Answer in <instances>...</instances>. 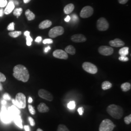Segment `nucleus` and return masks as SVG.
Here are the masks:
<instances>
[{
	"label": "nucleus",
	"instance_id": "nucleus-1",
	"mask_svg": "<svg viewBox=\"0 0 131 131\" xmlns=\"http://www.w3.org/2000/svg\"><path fill=\"white\" fill-rule=\"evenodd\" d=\"M13 75L16 79L24 83L27 82L30 77L27 69L24 65L20 64L14 67Z\"/></svg>",
	"mask_w": 131,
	"mask_h": 131
},
{
	"label": "nucleus",
	"instance_id": "nucleus-2",
	"mask_svg": "<svg viewBox=\"0 0 131 131\" xmlns=\"http://www.w3.org/2000/svg\"><path fill=\"white\" fill-rule=\"evenodd\" d=\"M106 110L108 114L115 119H119L121 118L123 115L122 108L114 104L109 105Z\"/></svg>",
	"mask_w": 131,
	"mask_h": 131
},
{
	"label": "nucleus",
	"instance_id": "nucleus-3",
	"mask_svg": "<svg viewBox=\"0 0 131 131\" xmlns=\"http://www.w3.org/2000/svg\"><path fill=\"white\" fill-rule=\"evenodd\" d=\"M12 103L14 105L19 108H25L26 107V97L22 93H18L16 96L15 100L12 99Z\"/></svg>",
	"mask_w": 131,
	"mask_h": 131
},
{
	"label": "nucleus",
	"instance_id": "nucleus-4",
	"mask_svg": "<svg viewBox=\"0 0 131 131\" xmlns=\"http://www.w3.org/2000/svg\"><path fill=\"white\" fill-rule=\"evenodd\" d=\"M116 125L111 120L104 119L99 127V131H113Z\"/></svg>",
	"mask_w": 131,
	"mask_h": 131
},
{
	"label": "nucleus",
	"instance_id": "nucleus-5",
	"mask_svg": "<svg viewBox=\"0 0 131 131\" xmlns=\"http://www.w3.org/2000/svg\"><path fill=\"white\" fill-rule=\"evenodd\" d=\"M64 33V29L61 26H57L51 29L49 32V36L51 38H55L62 35Z\"/></svg>",
	"mask_w": 131,
	"mask_h": 131
},
{
	"label": "nucleus",
	"instance_id": "nucleus-6",
	"mask_svg": "<svg viewBox=\"0 0 131 131\" xmlns=\"http://www.w3.org/2000/svg\"><path fill=\"white\" fill-rule=\"evenodd\" d=\"M82 68L84 70L90 74H94L98 72L97 67L93 64L88 62H84L82 65Z\"/></svg>",
	"mask_w": 131,
	"mask_h": 131
},
{
	"label": "nucleus",
	"instance_id": "nucleus-7",
	"mask_svg": "<svg viewBox=\"0 0 131 131\" xmlns=\"http://www.w3.org/2000/svg\"><path fill=\"white\" fill-rule=\"evenodd\" d=\"M0 116L2 121L5 123H9L13 119L12 116L8 112L4 105H3L2 107V111Z\"/></svg>",
	"mask_w": 131,
	"mask_h": 131
},
{
	"label": "nucleus",
	"instance_id": "nucleus-8",
	"mask_svg": "<svg viewBox=\"0 0 131 131\" xmlns=\"http://www.w3.org/2000/svg\"><path fill=\"white\" fill-rule=\"evenodd\" d=\"M109 27V24L107 20L104 18L102 17L99 19L97 21V28L100 31H106Z\"/></svg>",
	"mask_w": 131,
	"mask_h": 131
},
{
	"label": "nucleus",
	"instance_id": "nucleus-9",
	"mask_svg": "<svg viewBox=\"0 0 131 131\" xmlns=\"http://www.w3.org/2000/svg\"><path fill=\"white\" fill-rule=\"evenodd\" d=\"M93 13V8L91 6H86L81 10L80 16L82 18H88L91 17Z\"/></svg>",
	"mask_w": 131,
	"mask_h": 131
},
{
	"label": "nucleus",
	"instance_id": "nucleus-10",
	"mask_svg": "<svg viewBox=\"0 0 131 131\" xmlns=\"http://www.w3.org/2000/svg\"><path fill=\"white\" fill-rule=\"evenodd\" d=\"M99 53L104 56H109L112 55L114 52L112 47L107 46H101L99 48Z\"/></svg>",
	"mask_w": 131,
	"mask_h": 131
},
{
	"label": "nucleus",
	"instance_id": "nucleus-11",
	"mask_svg": "<svg viewBox=\"0 0 131 131\" xmlns=\"http://www.w3.org/2000/svg\"><path fill=\"white\" fill-rule=\"evenodd\" d=\"M38 94L41 98L45 99L48 101H52L53 99V97L52 94L45 89H40L38 91Z\"/></svg>",
	"mask_w": 131,
	"mask_h": 131
},
{
	"label": "nucleus",
	"instance_id": "nucleus-12",
	"mask_svg": "<svg viewBox=\"0 0 131 131\" xmlns=\"http://www.w3.org/2000/svg\"><path fill=\"white\" fill-rule=\"evenodd\" d=\"M53 56L55 58L66 60L68 58V53L62 50H56L53 52Z\"/></svg>",
	"mask_w": 131,
	"mask_h": 131
},
{
	"label": "nucleus",
	"instance_id": "nucleus-13",
	"mask_svg": "<svg viewBox=\"0 0 131 131\" xmlns=\"http://www.w3.org/2000/svg\"><path fill=\"white\" fill-rule=\"evenodd\" d=\"M71 40L73 42L81 43L85 42L86 41V38L82 34H76L71 37Z\"/></svg>",
	"mask_w": 131,
	"mask_h": 131
},
{
	"label": "nucleus",
	"instance_id": "nucleus-14",
	"mask_svg": "<svg viewBox=\"0 0 131 131\" xmlns=\"http://www.w3.org/2000/svg\"><path fill=\"white\" fill-rule=\"evenodd\" d=\"M109 43L111 46L117 48L123 47L125 45V43L119 38H116L113 40H111Z\"/></svg>",
	"mask_w": 131,
	"mask_h": 131
},
{
	"label": "nucleus",
	"instance_id": "nucleus-15",
	"mask_svg": "<svg viewBox=\"0 0 131 131\" xmlns=\"http://www.w3.org/2000/svg\"><path fill=\"white\" fill-rule=\"evenodd\" d=\"M10 114L12 116L13 118L16 115H19L20 114V111L17 106L15 105H12L7 110Z\"/></svg>",
	"mask_w": 131,
	"mask_h": 131
},
{
	"label": "nucleus",
	"instance_id": "nucleus-16",
	"mask_svg": "<svg viewBox=\"0 0 131 131\" xmlns=\"http://www.w3.org/2000/svg\"><path fill=\"white\" fill-rule=\"evenodd\" d=\"M14 8H15V5H14L13 1H10L6 5V7L5 8V10L4 11V13L6 15L10 14L13 11Z\"/></svg>",
	"mask_w": 131,
	"mask_h": 131
},
{
	"label": "nucleus",
	"instance_id": "nucleus-17",
	"mask_svg": "<svg viewBox=\"0 0 131 131\" xmlns=\"http://www.w3.org/2000/svg\"><path fill=\"white\" fill-rule=\"evenodd\" d=\"M52 22L50 20H45L42 21L40 23V24H39L38 27L40 29H45L48 28H49L52 26Z\"/></svg>",
	"mask_w": 131,
	"mask_h": 131
},
{
	"label": "nucleus",
	"instance_id": "nucleus-18",
	"mask_svg": "<svg viewBox=\"0 0 131 131\" xmlns=\"http://www.w3.org/2000/svg\"><path fill=\"white\" fill-rule=\"evenodd\" d=\"M38 110L39 112L46 113L49 111V108L45 103H41L38 105Z\"/></svg>",
	"mask_w": 131,
	"mask_h": 131
},
{
	"label": "nucleus",
	"instance_id": "nucleus-19",
	"mask_svg": "<svg viewBox=\"0 0 131 131\" xmlns=\"http://www.w3.org/2000/svg\"><path fill=\"white\" fill-rule=\"evenodd\" d=\"M74 9V5L72 4H70L66 5L64 8V12L66 14H70Z\"/></svg>",
	"mask_w": 131,
	"mask_h": 131
},
{
	"label": "nucleus",
	"instance_id": "nucleus-20",
	"mask_svg": "<svg viewBox=\"0 0 131 131\" xmlns=\"http://www.w3.org/2000/svg\"><path fill=\"white\" fill-rule=\"evenodd\" d=\"M13 119L14 120V122L15 123L16 125H17L21 129L23 128V124H22V119L19 115L14 116Z\"/></svg>",
	"mask_w": 131,
	"mask_h": 131
},
{
	"label": "nucleus",
	"instance_id": "nucleus-21",
	"mask_svg": "<svg viewBox=\"0 0 131 131\" xmlns=\"http://www.w3.org/2000/svg\"><path fill=\"white\" fill-rule=\"evenodd\" d=\"M25 15L27 19L29 21L33 20L35 19V17H36L35 15L31 11H30V9H27L26 10V11L25 12Z\"/></svg>",
	"mask_w": 131,
	"mask_h": 131
},
{
	"label": "nucleus",
	"instance_id": "nucleus-22",
	"mask_svg": "<svg viewBox=\"0 0 131 131\" xmlns=\"http://www.w3.org/2000/svg\"><path fill=\"white\" fill-rule=\"evenodd\" d=\"M65 52L71 55H74L76 53L75 48L72 45H69L66 47Z\"/></svg>",
	"mask_w": 131,
	"mask_h": 131
},
{
	"label": "nucleus",
	"instance_id": "nucleus-23",
	"mask_svg": "<svg viewBox=\"0 0 131 131\" xmlns=\"http://www.w3.org/2000/svg\"><path fill=\"white\" fill-rule=\"evenodd\" d=\"M118 53L121 56H126L129 54V48L127 47L122 48L119 50Z\"/></svg>",
	"mask_w": 131,
	"mask_h": 131
},
{
	"label": "nucleus",
	"instance_id": "nucleus-24",
	"mask_svg": "<svg viewBox=\"0 0 131 131\" xmlns=\"http://www.w3.org/2000/svg\"><path fill=\"white\" fill-rule=\"evenodd\" d=\"M131 89V84L129 83H124L121 85V89L123 92H127Z\"/></svg>",
	"mask_w": 131,
	"mask_h": 131
},
{
	"label": "nucleus",
	"instance_id": "nucleus-25",
	"mask_svg": "<svg viewBox=\"0 0 131 131\" xmlns=\"http://www.w3.org/2000/svg\"><path fill=\"white\" fill-rule=\"evenodd\" d=\"M112 84L109 81H104L102 84V89L104 90L110 89L112 88Z\"/></svg>",
	"mask_w": 131,
	"mask_h": 131
},
{
	"label": "nucleus",
	"instance_id": "nucleus-26",
	"mask_svg": "<svg viewBox=\"0 0 131 131\" xmlns=\"http://www.w3.org/2000/svg\"><path fill=\"white\" fill-rule=\"evenodd\" d=\"M21 31H11L8 33L9 36L12 38H17L21 35Z\"/></svg>",
	"mask_w": 131,
	"mask_h": 131
},
{
	"label": "nucleus",
	"instance_id": "nucleus-27",
	"mask_svg": "<svg viewBox=\"0 0 131 131\" xmlns=\"http://www.w3.org/2000/svg\"><path fill=\"white\" fill-rule=\"evenodd\" d=\"M22 12H23V9L21 8H17L14 10L13 14L14 16H16L17 18H18L21 15Z\"/></svg>",
	"mask_w": 131,
	"mask_h": 131
},
{
	"label": "nucleus",
	"instance_id": "nucleus-28",
	"mask_svg": "<svg viewBox=\"0 0 131 131\" xmlns=\"http://www.w3.org/2000/svg\"><path fill=\"white\" fill-rule=\"evenodd\" d=\"M57 131H70V130L65 125L59 124L58 126Z\"/></svg>",
	"mask_w": 131,
	"mask_h": 131
},
{
	"label": "nucleus",
	"instance_id": "nucleus-29",
	"mask_svg": "<svg viewBox=\"0 0 131 131\" xmlns=\"http://www.w3.org/2000/svg\"><path fill=\"white\" fill-rule=\"evenodd\" d=\"M68 108L70 109H74L75 108L76 106V104H75V102L74 101H71L68 104Z\"/></svg>",
	"mask_w": 131,
	"mask_h": 131
},
{
	"label": "nucleus",
	"instance_id": "nucleus-30",
	"mask_svg": "<svg viewBox=\"0 0 131 131\" xmlns=\"http://www.w3.org/2000/svg\"><path fill=\"white\" fill-rule=\"evenodd\" d=\"M124 121L126 124H130L131 122V115H129L124 117Z\"/></svg>",
	"mask_w": 131,
	"mask_h": 131
},
{
	"label": "nucleus",
	"instance_id": "nucleus-31",
	"mask_svg": "<svg viewBox=\"0 0 131 131\" xmlns=\"http://www.w3.org/2000/svg\"><path fill=\"white\" fill-rule=\"evenodd\" d=\"M33 41L32 38L30 37V36H28L26 37V44L27 46H31L32 44V42Z\"/></svg>",
	"mask_w": 131,
	"mask_h": 131
},
{
	"label": "nucleus",
	"instance_id": "nucleus-32",
	"mask_svg": "<svg viewBox=\"0 0 131 131\" xmlns=\"http://www.w3.org/2000/svg\"><path fill=\"white\" fill-rule=\"evenodd\" d=\"M28 109H29V112L32 115H34L36 114V111L32 105H31V104L28 105Z\"/></svg>",
	"mask_w": 131,
	"mask_h": 131
},
{
	"label": "nucleus",
	"instance_id": "nucleus-33",
	"mask_svg": "<svg viewBox=\"0 0 131 131\" xmlns=\"http://www.w3.org/2000/svg\"><path fill=\"white\" fill-rule=\"evenodd\" d=\"M7 5V0H0V7H4Z\"/></svg>",
	"mask_w": 131,
	"mask_h": 131
},
{
	"label": "nucleus",
	"instance_id": "nucleus-34",
	"mask_svg": "<svg viewBox=\"0 0 131 131\" xmlns=\"http://www.w3.org/2000/svg\"><path fill=\"white\" fill-rule=\"evenodd\" d=\"M14 25H15V24L14 23H11L8 25L7 27V29L8 31H13L14 30Z\"/></svg>",
	"mask_w": 131,
	"mask_h": 131
},
{
	"label": "nucleus",
	"instance_id": "nucleus-35",
	"mask_svg": "<svg viewBox=\"0 0 131 131\" xmlns=\"http://www.w3.org/2000/svg\"><path fill=\"white\" fill-rule=\"evenodd\" d=\"M118 60L122 62H127L129 60V58L126 56H120L118 57Z\"/></svg>",
	"mask_w": 131,
	"mask_h": 131
},
{
	"label": "nucleus",
	"instance_id": "nucleus-36",
	"mask_svg": "<svg viewBox=\"0 0 131 131\" xmlns=\"http://www.w3.org/2000/svg\"><path fill=\"white\" fill-rule=\"evenodd\" d=\"M53 43V40L52 39L50 38H47V39H45L43 40V43L44 44H52Z\"/></svg>",
	"mask_w": 131,
	"mask_h": 131
},
{
	"label": "nucleus",
	"instance_id": "nucleus-37",
	"mask_svg": "<svg viewBox=\"0 0 131 131\" xmlns=\"http://www.w3.org/2000/svg\"><path fill=\"white\" fill-rule=\"evenodd\" d=\"M6 80V77L3 73L0 72V82H4Z\"/></svg>",
	"mask_w": 131,
	"mask_h": 131
},
{
	"label": "nucleus",
	"instance_id": "nucleus-38",
	"mask_svg": "<svg viewBox=\"0 0 131 131\" xmlns=\"http://www.w3.org/2000/svg\"><path fill=\"white\" fill-rule=\"evenodd\" d=\"M28 120L30 122V125L32 126H34L35 125V122L34 121V119H33V118L31 117H28Z\"/></svg>",
	"mask_w": 131,
	"mask_h": 131
},
{
	"label": "nucleus",
	"instance_id": "nucleus-39",
	"mask_svg": "<svg viewBox=\"0 0 131 131\" xmlns=\"http://www.w3.org/2000/svg\"><path fill=\"white\" fill-rule=\"evenodd\" d=\"M71 19L73 21H77L78 20V17L76 14H73L71 16Z\"/></svg>",
	"mask_w": 131,
	"mask_h": 131
},
{
	"label": "nucleus",
	"instance_id": "nucleus-40",
	"mask_svg": "<svg viewBox=\"0 0 131 131\" xmlns=\"http://www.w3.org/2000/svg\"><path fill=\"white\" fill-rule=\"evenodd\" d=\"M3 98L5 100H11V97H10L9 95L7 93H5L3 96Z\"/></svg>",
	"mask_w": 131,
	"mask_h": 131
},
{
	"label": "nucleus",
	"instance_id": "nucleus-41",
	"mask_svg": "<svg viewBox=\"0 0 131 131\" xmlns=\"http://www.w3.org/2000/svg\"><path fill=\"white\" fill-rule=\"evenodd\" d=\"M78 112L80 115L82 116L84 113V108L83 107H80L78 109Z\"/></svg>",
	"mask_w": 131,
	"mask_h": 131
},
{
	"label": "nucleus",
	"instance_id": "nucleus-42",
	"mask_svg": "<svg viewBox=\"0 0 131 131\" xmlns=\"http://www.w3.org/2000/svg\"><path fill=\"white\" fill-rule=\"evenodd\" d=\"M129 0H118V2L119 4H122V5H124L126 4L128 2Z\"/></svg>",
	"mask_w": 131,
	"mask_h": 131
},
{
	"label": "nucleus",
	"instance_id": "nucleus-43",
	"mask_svg": "<svg viewBox=\"0 0 131 131\" xmlns=\"http://www.w3.org/2000/svg\"><path fill=\"white\" fill-rule=\"evenodd\" d=\"M41 40H42V38L41 37H38L35 39V41L36 42H38V43L41 42Z\"/></svg>",
	"mask_w": 131,
	"mask_h": 131
},
{
	"label": "nucleus",
	"instance_id": "nucleus-44",
	"mask_svg": "<svg viewBox=\"0 0 131 131\" xmlns=\"http://www.w3.org/2000/svg\"><path fill=\"white\" fill-rule=\"evenodd\" d=\"M71 19H70V16H69V15H68L65 18V21L66 22H69L70 21V20Z\"/></svg>",
	"mask_w": 131,
	"mask_h": 131
},
{
	"label": "nucleus",
	"instance_id": "nucleus-45",
	"mask_svg": "<svg viewBox=\"0 0 131 131\" xmlns=\"http://www.w3.org/2000/svg\"><path fill=\"white\" fill-rule=\"evenodd\" d=\"M24 128L25 131H30V128L28 125H25L24 126Z\"/></svg>",
	"mask_w": 131,
	"mask_h": 131
},
{
	"label": "nucleus",
	"instance_id": "nucleus-46",
	"mask_svg": "<svg viewBox=\"0 0 131 131\" xmlns=\"http://www.w3.org/2000/svg\"><path fill=\"white\" fill-rule=\"evenodd\" d=\"M30 32L28 31H25V32L24 33V35L25 36H26V37H27L28 36H30Z\"/></svg>",
	"mask_w": 131,
	"mask_h": 131
},
{
	"label": "nucleus",
	"instance_id": "nucleus-47",
	"mask_svg": "<svg viewBox=\"0 0 131 131\" xmlns=\"http://www.w3.org/2000/svg\"><path fill=\"white\" fill-rule=\"evenodd\" d=\"M50 49H51L50 47V46H48V47H46V48H45V50H44V52H47Z\"/></svg>",
	"mask_w": 131,
	"mask_h": 131
},
{
	"label": "nucleus",
	"instance_id": "nucleus-48",
	"mask_svg": "<svg viewBox=\"0 0 131 131\" xmlns=\"http://www.w3.org/2000/svg\"><path fill=\"white\" fill-rule=\"evenodd\" d=\"M4 14V10L0 9V17H2L3 16Z\"/></svg>",
	"mask_w": 131,
	"mask_h": 131
},
{
	"label": "nucleus",
	"instance_id": "nucleus-49",
	"mask_svg": "<svg viewBox=\"0 0 131 131\" xmlns=\"http://www.w3.org/2000/svg\"><path fill=\"white\" fill-rule=\"evenodd\" d=\"M1 103H2V104L3 105H5L6 104V101L4 100H3L2 101V102H1Z\"/></svg>",
	"mask_w": 131,
	"mask_h": 131
},
{
	"label": "nucleus",
	"instance_id": "nucleus-50",
	"mask_svg": "<svg viewBox=\"0 0 131 131\" xmlns=\"http://www.w3.org/2000/svg\"><path fill=\"white\" fill-rule=\"evenodd\" d=\"M33 102V99L31 97H29L28 99V103H32Z\"/></svg>",
	"mask_w": 131,
	"mask_h": 131
},
{
	"label": "nucleus",
	"instance_id": "nucleus-51",
	"mask_svg": "<svg viewBox=\"0 0 131 131\" xmlns=\"http://www.w3.org/2000/svg\"><path fill=\"white\" fill-rule=\"evenodd\" d=\"M31 0H24V3L25 4H27L28 3H29Z\"/></svg>",
	"mask_w": 131,
	"mask_h": 131
},
{
	"label": "nucleus",
	"instance_id": "nucleus-52",
	"mask_svg": "<svg viewBox=\"0 0 131 131\" xmlns=\"http://www.w3.org/2000/svg\"><path fill=\"white\" fill-rule=\"evenodd\" d=\"M3 90V85L0 82V90Z\"/></svg>",
	"mask_w": 131,
	"mask_h": 131
},
{
	"label": "nucleus",
	"instance_id": "nucleus-53",
	"mask_svg": "<svg viewBox=\"0 0 131 131\" xmlns=\"http://www.w3.org/2000/svg\"><path fill=\"white\" fill-rule=\"evenodd\" d=\"M37 131H43L41 129H40V128H38V129H37Z\"/></svg>",
	"mask_w": 131,
	"mask_h": 131
}]
</instances>
